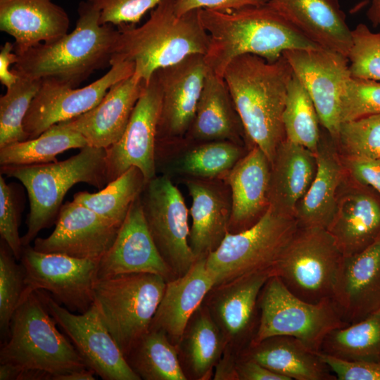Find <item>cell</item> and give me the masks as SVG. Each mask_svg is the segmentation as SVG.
<instances>
[{
    "label": "cell",
    "mask_w": 380,
    "mask_h": 380,
    "mask_svg": "<svg viewBox=\"0 0 380 380\" xmlns=\"http://www.w3.org/2000/svg\"><path fill=\"white\" fill-rule=\"evenodd\" d=\"M200 18L210 38L205 63L222 77L229 63L241 55L272 63L286 50L321 48L265 4L227 11L201 9Z\"/></svg>",
    "instance_id": "obj_1"
},
{
    "label": "cell",
    "mask_w": 380,
    "mask_h": 380,
    "mask_svg": "<svg viewBox=\"0 0 380 380\" xmlns=\"http://www.w3.org/2000/svg\"><path fill=\"white\" fill-rule=\"evenodd\" d=\"M293 75L283 55L270 63L253 54L234 58L223 75L246 138L265 154L270 165L286 139L283 113Z\"/></svg>",
    "instance_id": "obj_2"
},
{
    "label": "cell",
    "mask_w": 380,
    "mask_h": 380,
    "mask_svg": "<svg viewBox=\"0 0 380 380\" xmlns=\"http://www.w3.org/2000/svg\"><path fill=\"white\" fill-rule=\"evenodd\" d=\"M75 29L61 38L23 51L11 68L30 80L52 78L77 87L96 70L110 66L118 30L101 25L100 13L88 1H81Z\"/></svg>",
    "instance_id": "obj_3"
},
{
    "label": "cell",
    "mask_w": 380,
    "mask_h": 380,
    "mask_svg": "<svg viewBox=\"0 0 380 380\" xmlns=\"http://www.w3.org/2000/svg\"><path fill=\"white\" fill-rule=\"evenodd\" d=\"M175 1L161 0L141 26H118L110 66L125 61L134 63V73L147 84L157 70L191 54L205 55L210 38L201 20V9L179 16Z\"/></svg>",
    "instance_id": "obj_4"
},
{
    "label": "cell",
    "mask_w": 380,
    "mask_h": 380,
    "mask_svg": "<svg viewBox=\"0 0 380 380\" xmlns=\"http://www.w3.org/2000/svg\"><path fill=\"white\" fill-rule=\"evenodd\" d=\"M106 148L86 146L63 161L29 165L1 166V174L19 180L30 203L27 230L21 237L28 246L39 232L56 222L68 190L80 182L99 190L108 184Z\"/></svg>",
    "instance_id": "obj_5"
},
{
    "label": "cell",
    "mask_w": 380,
    "mask_h": 380,
    "mask_svg": "<svg viewBox=\"0 0 380 380\" xmlns=\"http://www.w3.org/2000/svg\"><path fill=\"white\" fill-rule=\"evenodd\" d=\"M37 291L23 295L0 350V364L56 375L88 368L70 341L59 332Z\"/></svg>",
    "instance_id": "obj_6"
},
{
    "label": "cell",
    "mask_w": 380,
    "mask_h": 380,
    "mask_svg": "<svg viewBox=\"0 0 380 380\" xmlns=\"http://www.w3.org/2000/svg\"><path fill=\"white\" fill-rule=\"evenodd\" d=\"M298 228L293 215L270 204L251 227L228 232L218 248L206 257L214 286L251 272L273 270Z\"/></svg>",
    "instance_id": "obj_7"
},
{
    "label": "cell",
    "mask_w": 380,
    "mask_h": 380,
    "mask_svg": "<svg viewBox=\"0 0 380 380\" xmlns=\"http://www.w3.org/2000/svg\"><path fill=\"white\" fill-rule=\"evenodd\" d=\"M166 280L148 273L99 279L94 286V305L124 355L150 329L163 296Z\"/></svg>",
    "instance_id": "obj_8"
},
{
    "label": "cell",
    "mask_w": 380,
    "mask_h": 380,
    "mask_svg": "<svg viewBox=\"0 0 380 380\" xmlns=\"http://www.w3.org/2000/svg\"><path fill=\"white\" fill-rule=\"evenodd\" d=\"M259 321L249 346L274 336H289L300 340L314 352H321L326 336L346 327L331 298L317 303L293 294L276 275L269 278L259 298Z\"/></svg>",
    "instance_id": "obj_9"
},
{
    "label": "cell",
    "mask_w": 380,
    "mask_h": 380,
    "mask_svg": "<svg viewBox=\"0 0 380 380\" xmlns=\"http://www.w3.org/2000/svg\"><path fill=\"white\" fill-rule=\"evenodd\" d=\"M343 257L327 229L299 227L274 273L293 294L317 303L332 298Z\"/></svg>",
    "instance_id": "obj_10"
},
{
    "label": "cell",
    "mask_w": 380,
    "mask_h": 380,
    "mask_svg": "<svg viewBox=\"0 0 380 380\" xmlns=\"http://www.w3.org/2000/svg\"><path fill=\"white\" fill-rule=\"evenodd\" d=\"M144 215L162 258L177 277L196 260L189 243V210L184 199L166 175L146 182L140 194Z\"/></svg>",
    "instance_id": "obj_11"
},
{
    "label": "cell",
    "mask_w": 380,
    "mask_h": 380,
    "mask_svg": "<svg viewBox=\"0 0 380 380\" xmlns=\"http://www.w3.org/2000/svg\"><path fill=\"white\" fill-rule=\"evenodd\" d=\"M20 260L25 272L23 296L47 291L72 312L83 313L94 305L99 262L42 253L30 245L23 246Z\"/></svg>",
    "instance_id": "obj_12"
},
{
    "label": "cell",
    "mask_w": 380,
    "mask_h": 380,
    "mask_svg": "<svg viewBox=\"0 0 380 380\" xmlns=\"http://www.w3.org/2000/svg\"><path fill=\"white\" fill-rule=\"evenodd\" d=\"M37 291L89 369L105 380L141 379L129 365L94 303L86 312L75 314L44 291Z\"/></svg>",
    "instance_id": "obj_13"
},
{
    "label": "cell",
    "mask_w": 380,
    "mask_h": 380,
    "mask_svg": "<svg viewBox=\"0 0 380 380\" xmlns=\"http://www.w3.org/2000/svg\"><path fill=\"white\" fill-rule=\"evenodd\" d=\"M132 62L113 64L104 75L77 88L52 78L42 80L23 121L28 139L39 137L51 126L76 118L96 106L112 85L134 72Z\"/></svg>",
    "instance_id": "obj_14"
},
{
    "label": "cell",
    "mask_w": 380,
    "mask_h": 380,
    "mask_svg": "<svg viewBox=\"0 0 380 380\" xmlns=\"http://www.w3.org/2000/svg\"><path fill=\"white\" fill-rule=\"evenodd\" d=\"M162 103L158 81L152 75L137 102L121 138L106 148L108 184L132 167L146 182L156 175V137Z\"/></svg>",
    "instance_id": "obj_15"
},
{
    "label": "cell",
    "mask_w": 380,
    "mask_h": 380,
    "mask_svg": "<svg viewBox=\"0 0 380 380\" xmlns=\"http://www.w3.org/2000/svg\"><path fill=\"white\" fill-rule=\"evenodd\" d=\"M282 55L308 92L320 124L337 141L341 125V96L346 81L351 77L348 58L322 48L290 49Z\"/></svg>",
    "instance_id": "obj_16"
},
{
    "label": "cell",
    "mask_w": 380,
    "mask_h": 380,
    "mask_svg": "<svg viewBox=\"0 0 380 380\" xmlns=\"http://www.w3.org/2000/svg\"><path fill=\"white\" fill-rule=\"evenodd\" d=\"M208 70L204 55L195 53L153 73L162 93L156 148L186 136Z\"/></svg>",
    "instance_id": "obj_17"
},
{
    "label": "cell",
    "mask_w": 380,
    "mask_h": 380,
    "mask_svg": "<svg viewBox=\"0 0 380 380\" xmlns=\"http://www.w3.org/2000/svg\"><path fill=\"white\" fill-rule=\"evenodd\" d=\"M273 270L251 272L215 286L208 293L207 308L220 329L224 349L239 355L253 339L258 325V298Z\"/></svg>",
    "instance_id": "obj_18"
},
{
    "label": "cell",
    "mask_w": 380,
    "mask_h": 380,
    "mask_svg": "<svg viewBox=\"0 0 380 380\" xmlns=\"http://www.w3.org/2000/svg\"><path fill=\"white\" fill-rule=\"evenodd\" d=\"M119 228L86 206L68 201L60 210L53 232L46 238H36L33 248L42 253L99 262L113 245Z\"/></svg>",
    "instance_id": "obj_19"
},
{
    "label": "cell",
    "mask_w": 380,
    "mask_h": 380,
    "mask_svg": "<svg viewBox=\"0 0 380 380\" xmlns=\"http://www.w3.org/2000/svg\"><path fill=\"white\" fill-rule=\"evenodd\" d=\"M139 196L132 204L113 245L99 262V279L132 273L156 274L167 282L177 277L154 243Z\"/></svg>",
    "instance_id": "obj_20"
},
{
    "label": "cell",
    "mask_w": 380,
    "mask_h": 380,
    "mask_svg": "<svg viewBox=\"0 0 380 380\" xmlns=\"http://www.w3.org/2000/svg\"><path fill=\"white\" fill-rule=\"evenodd\" d=\"M331 299L348 324L380 310V236L358 253L343 257Z\"/></svg>",
    "instance_id": "obj_21"
},
{
    "label": "cell",
    "mask_w": 380,
    "mask_h": 380,
    "mask_svg": "<svg viewBox=\"0 0 380 380\" xmlns=\"http://www.w3.org/2000/svg\"><path fill=\"white\" fill-rule=\"evenodd\" d=\"M146 84L134 72L112 85L93 108L59 124L82 135L88 146L107 148L122 136Z\"/></svg>",
    "instance_id": "obj_22"
},
{
    "label": "cell",
    "mask_w": 380,
    "mask_h": 380,
    "mask_svg": "<svg viewBox=\"0 0 380 380\" xmlns=\"http://www.w3.org/2000/svg\"><path fill=\"white\" fill-rule=\"evenodd\" d=\"M185 179L191 198L189 243L198 259L216 250L229 232L231 193L220 182L221 178Z\"/></svg>",
    "instance_id": "obj_23"
},
{
    "label": "cell",
    "mask_w": 380,
    "mask_h": 380,
    "mask_svg": "<svg viewBox=\"0 0 380 380\" xmlns=\"http://www.w3.org/2000/svg\"><path fill=\"white\" fill-rule=\"evenodd\" d=\"M270 170L265 154L257 146H252L222 178L231 193L229 232H239L251 227L267 209Z\"/></svg>",
    "instance_id": "obj_24"
},
{
    "label": "cell",
    "mask_w": 380,
    "mask_h": 380,
    "mask_svg": "<svg viewBox=\"0 0 380 380\" xmlns=\"http://www.w3.org/2000/svg\"><path fill=\"white\" fill-rule=\"evenodd\" d=\"M265 4L321 48L348 56L352 30L338 0H268Z\"/></svg>",
    "instance_id": "obj_25"
},
{
    "label": "cell",
    "mask_w": 380,
    "mask_h": 380,
    "mask_svg": "<svg viewBox=\"0 0 380 380\" xmlns=\"http://www.w3.org/2000/svg\"><path fill=\"white\" fill-rule=\"evenodd\" d=\"M69 25L66 11L51 0H0V30L14 38L16 54L61 38Z\"/></svg>",
    "instance_id": "obj_26"
},
{
    "label": "cell",
    "mask_w": 380,
    "mask_h": 380,
    "mask_svg": "<svg viewBox=\"0 0 380 380\" xmlns=\"http://www.w3.org/2000/svg\"><path fill=\"white\" fill-rule=\"evenodd\" d=\"M206 257L196 259L182 276L166 283L150 329L163 331L176 346L193 315L203 304L214 282L206 268Z\"/></svg>",
    "instance_id": "obj_27"
},
{
    "label": "cell",
    "mask_w": 380,
    "mask_h": 380,
    "mask_svg": "<svg viewBox=\"0 0 380 380\" xmlns=\"http://www.w3.org/2000/svg\"><path fill=\"white\" fill-rule=\"evenodd\" d=\"M243 134L241 118L224 78L209 68L185 137L197 143L229 141L238 144Z\"/></svg>",
    "instance_id": "obj_28"
},
{
    "label": "cell",
    "mask_w": 380,
    "mask_h": 380,
    "mask_svg": "<svg viewBox=\"0 0 380 380\" xmlns=\"http://www.w3.org/2000/svg\"><path fill=\"white\" fill-rule=\"evenodd\" d=\"M319 352L289 336H274L248 346L238 356L249 358L289 380H336Z\"/></svg>",
    "instance_id": "obj_29"
},
{
    "label": "cell",
    "mask_w": 380,
    "mask_h": 380,
    "mask_svg": "<svg viewBox=\"0 0 380 380\" xmlns=\"http://www.w3.org/2000/svg\"><path fill=\"white\" fill-rule=\"evenodd\" d=\"M317 170L316 154L285 139L271 163L270 204L292 214L308 190Z\"/></svg>",
    "instance_id": "obj_30"
},
{
    "label": "cell",
    "mask_w": 380,
    "mask_h": 380,
    "mask_svg": "<svg viewBox=\"0 0 380 380\" xmlns=\"http://www.w3.org/2000/svg\"><path fill=\"white\" fill-rule=\"evenodd\" d=\"M327 229L344 257L358 253L380 236V204L365 193H348Z\"/></svg>",
    "instance_id": "obj_31"
},
{
    "label": "cell",
    "mask_w": 380,
    "mask_h": 380,
    "mask_svg": "<svg viewBox=\"0 0 380 380\" xmlns=\"http://www.w3.org/2000/svg\"><path fill=\"white\" fill-rule=\"evenodd\" d=\"M316 158L315 177L298 202L295 217L300 227L327 229L336 209L337 189L343 177V166L331 148L320 142Z\"/></svg>",
    "instance_id": "obj_32"
},
{
    "label": "cell",
    "mask_w": 380,
    "mask_h": 380,
    "mask_svg": "<svg viewBox=\"0 0 380 380\" xmlns=\"http://www.w3.org/2000/svg\"><path fill=\"white\" fill-rule=\"evenodd\" d=\"M179 346L194 377L208 379L224 351V336L206 305H201L191 317Z\"/></svg>",
    "instance_id": "obj_33"
},
{
    "label": "cell",
    "mask_w": 380,
    "mask_h": 380,
    "mask_svg": "<svg viewBox=\"0 0 380 380\" xmlns=\"http://www.w3.org/2000/svg\"><path fill=\"white\" fill-rule=\"evenodd\" d=\"M177 349L163 331L150 329L126 360L141 379L186 380Z\"/></svg>",
    "instance_id": "obj_34"
},
{
    "label": "cell",
    "mask_w": 380,
    "mask_h": 380,
    "mask_svg": "<svg viewBox=\"0 0 380 380\" xmlns=\"http://www.w3.org/2000/svg\"><path fill=\"white\" fill-rule=\"evenodd\" d=\"M87 142L82 135L56 124L39 137L0 148V165H29L56 162V156L71 148H82Z\"/></svg>",
    "instance_id": "obj_35"
},
{
    "label": "cell",
    "mask_w": 380,
    "mask_h": 380,
    "mask_svg": "<svg viewBox=\"0 0 380 380\" xmlns=\"http://www.w3.org/2000/svg\"><path fill=\"white\" fill-rule=\"evenodd\" d=\"M146 182L141 171L132 167L97 193L75 194L73 201L120 227Z\"/></svg>",
    "instance_id": "obj_36"
},
{
    "label": "cell",
    "mask_w": 380,
    "mask_h": 380,
    "mask_svg": "<svg viewBox=\"0 0 380 380\" xmlns=\"http://www.w3.org/2000/svg\"><path fill=\"white\" fill-rule=\"evenodd\" d=\"M239 144L229 141L198 143L170 162L169 170L185 178H222L242 158Z\"/></svg>",
    "instance_id": "obj_37"
},
{
    "label": "cell",
    "mask_w": 380,
    "mask_h": 380,
    "mask_svg": "<svg viewBox=\"0 0 380 380\" xmlns=\"http://www.w3.org/2000/svg\"><path fill=\"white\" fill-rule=\"evenodd\" d=\"M321 352L346 360L380 361V310L330 331Z\"/></svg>",
    "instance_id": "obj_38"
},
{
    "label": "cell",
    "mask_w": 380,
    "mask_h": 380,
    "mask_svg": "<svg viewBox=\"0 0 380 380\" xmlns=\"http://www.w3.org/2000/svg\"><path fill=\"white\" fill-rule=\"evenodd\" d=\"M319 120L306 89L293 74L283 113L286 139L316 154L320 142Z\"/></svg>",
    "instance_id": "obj_39"
},
{
    "label": "cell",
    "mask_w": 380,
    "mask_h": 380,
    "mask_svg": "<svg viewBox=\"0 0 380 380\" xmlns=\"http://www.w3.org/2000/svg\"><path fill=\"white\" fill-rule=\"evenodd\" d=\"M42 80L19 77L0 97V148L28 139L23 121Z\"/></svg>",
    "instance_id": "obj_40"
},
{
    "label": "cell",
    "mask_w": 380,
    "mask_h": 380,
    "mask_svg": "<svg viewBox=\"0 0 380 380\" xmlns=\"http://www.w3.org/2000/svg\"><path fill=\"white\" fill-rule=\"evenodd\" d=\"M8 245L0 246V331L5 342L9 336L11 320L19 305L25 288V272Z\"/></svg>",
    "instance_id": "obj_41"
},
{
    "label": "cell",
    "mask_w": 380,
    "mask_h": 380,
    "mask_svg": "<svg viewBox=\"0 0 380 380\" xmlns=\"http://www.w3.org/2000/svg\"><path fill=\"white\" fill-rule=\"evenodd\" d=\"M337 141L346 157L380 158V114L341 122Z\"/></svg>",
    "instance_id": "obj_42"
},
{
    "label": "cell",
    "mask_w": 380,
    "mask_h": 380,
    "mask_svg": "<svg viewBox=\"0 0 380 380\" xmlns=\"http://www.w3.org/2000/svg\"><path fill=\"white\" fill-rule=\"evenodd\" d=\"M352 77L380 80V32L363 23L352 30V46L347 56Z\"/></svg>",
    "instance_id": "obj_43"
},
{
    "label": "cell",
    "mask_w": 380,
    "mask_h": 380,
    "mask_svg": "<svg viewBox=\"0 0 380 380\" xmlns=\"http://www.w3.org/2000/svg\"><path fill=\"white\" fill-rule=\"evenodd\" d=\"M380 114V82L350 77L341 96V123Z\"/></svg>",
    "instance_id": "obj_44"
},
{
    "label": "cell",
    "mask_w": 380,
    "mask_h": 380,
    "mask_svg": "<svg viewBox=\"0 0 380 380\" xmlns=\"http://www.w3.org/2000/svg\"><path fill=\"white\" fill-rule=\"evenodd\" d=\"M20 205L14 186L6 184L0 175V235L14 257L20 260L23 244L19 235Z\"/></svg>",
    "instance_id": "obj_45"
},
{
    "label": "cell",
    "mask_w": 380,
    "mask_h": 380,
    "mask_svg": "<svg viewBox=\"0 0 380 380\" xmlns=\"http://www.w3.org/2000/svg\"><path fill=\"white\" fill-rule=\"evenodd\" d=\"M100 13L101 25H134L161 0H87Z\"/></svg>",
    "instance_id": "obj_46"
},
{
    "label": "cell",
    "mask_w": 380,
    "mask_h": 380,
    "mask_svg": "<svg viewBox=\"0 0 380 380\" xmlns=\"http://www.w3.org/2000/svg\"><path fill=\"white\" fill-rule=\"evenodd\" d=\"M338 380H380V361L346 360L318 353Z\"/></svg>",
    "instance_id": "obj_47"
},
{
    "label": "cell",
    "mask_w": 380,
    "mask_h": 380,
    "mask_svg": "<svg viewBox=\"0 0 380 380\" xmlns=\"http://www.w3.org/2000/svg\"><path fill=\"white\" fill-rule=\"evenodd\" d=\"M268 0H176L175 12L181 16L194 10L232 11L243 7L260 6Z\"/></svg>",
    "instance_id": "obj_48"
},
{
    "label": "cell",
    "mask_w": 380,
    "mask_h": 380,
    "mask_svg": "<svg viewBox=\"0 0 380 380\" xmlns=\"http://www.w3.org/2000/svg\"><path fill=\"white\" fill-rule=\"evenodd\" d=\"M345 164L357 182L372 186L380 194V158L346 157Z\"/></svg>",
    "instance_id": "obj_49"
},
{
    "label": "cell",
    "mask_w": 380,
    "mask_h": 380,
    "mask_svg": "<svg viewBox=\"0 0 380 380\" xmlns=\"http://www.w3.org/2000/svg\"><path fill=\"white\" fill-rule=\"evenodd\" d=\"M235 370L238 380H289L253 360L238 356Z\"/></svg>",
    "instance_id": "obj_50"
},
{
    "label": "cell",
    "mask_w": 380,
    "mask_h": 380,
    "mask_svg": "<svg viewBox=\"0 0 380 380\" xmlns=\"http://www.w3.org/2000/svg\"><path fill=\"white\" fill-rule=\"evenodd\" d=\"M14 44L6 42L1 47L0 51V82L6 88L13 85L19 78L10 70L11 64L18 62V56L13 51Z\"/></svg>",
    "instance_id": "obj_51"
},
{
    "label": "cell",
    "mask_w": 380,
    "mask_h": 380,
    "mask_svg": "<svg viewBox=\"0 0 380 380\" xmlns=\"http://www.w3.org/2000/svg\"><path fill=\"white\" fill-rule=\"evenodd\" d=\"M94 372L89 368H85L68 374H61L57 380H94Z\"/></svg>",
    "instance_id": "obj_52"
},
{
    "label": "cell",
    "mask_w": 380,
    "mask_h": 380,
    "mask_svg": "<svg viewBox=\"0 0 380 380\" xmlns=\"http://www.w3.org/2000/svg\"><path fill=\"white\" fill-rule=\"evenodd\" d=\"M366 15L373 27L380 26V0H370Z\"/></svg>",
    "instance_id": "obj_53"
}]
</instances>
